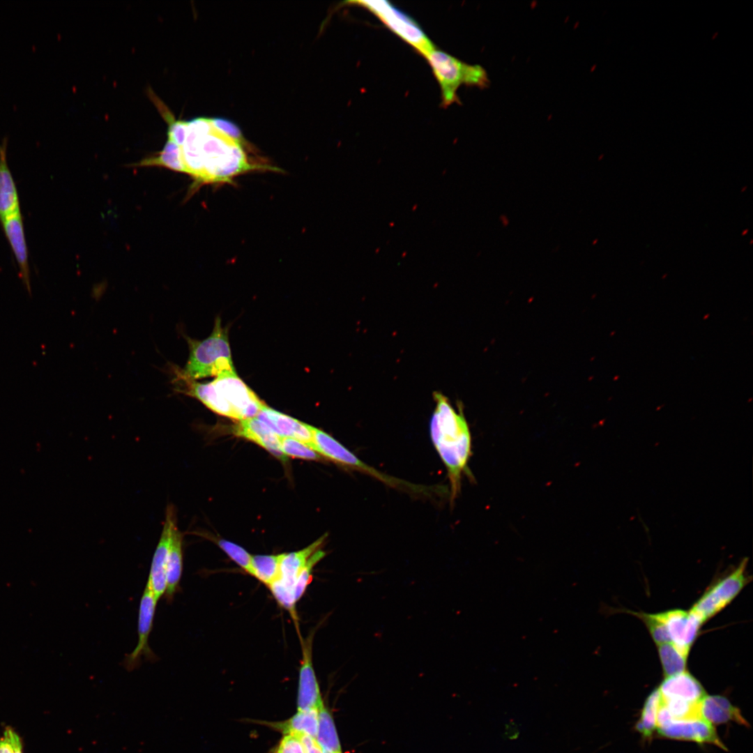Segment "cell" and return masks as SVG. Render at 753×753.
Wrapping results in <instances>:
<instances>
[{
	"label": "cell",
	"instance_id": "cell-12",
	"mask_svg": "<svg viewBox=\"0 0 753 753\" xmlns=\"http://www.w3.org/2000/svg\"><path fill=\"white\" fill-rule=\"evenodd\" d=\"M303 657L299 670L297 710H319L324 705L312 664V640L307 639L302 646Z\"/></svg>",
	"mask_w": 753,
	"mask_h": 753
},
{
	"label": "cell",
	"instance_id": "cell-5",
	"mask_svg": "<svg viewBox=\"0 0 753 753\" xmlns=\"http://www.w3.org/2000/svg\"><path fill=\"white\" fill-rule=\"evenodd\" d=\"M423 57L439 86L443 107L459 102L457 90L460 86L484 88L489 84L487 74L482 67L463 62L436 46Z\"/></svg>",
	"mask_w": 753,
	"mask_h": 753
},
{
	"label": "cell",
	"instance_id": "cell-11",
	"mask_svg": "<svg viewBox=\"0 0 753 753\" xmlns=\"http://www.w3.org/2000/svg\"><path fill=\"white\" fill-rule=\"evenodd\" d=\"M660 614L671 643L688 655L703 623L690 610L674 609Z\"/></svg>",
	"mask_w": 753,
	"mask_h": 753
},
{
	"label": "cell",
	"instance_id": "cell-25",
	"mask_svg": "<svg viewBox=\"0 0 753 753\" xmlns=\"http://www.w3.org/2000/svg\"><path fill=\"white\" fill-rule=\"evenodd\" d=\"M281 557L282 554L252 556L254 577L268 587L279 576Z\"/></svg>",
	"mask_w": 753,
	"mask_h": 753
},
{
	"label": "cell",
	"instance_id": "cell-32",
	"mask_svg": "<svg viewBox=\"0 0 753 753\" xmlns=\"http://www.w3.org/2000/svg\"><path fill=\"white\" fill-rule=\"evenodd\" d=\"M272 753H305V746L298 735H284Z\"/></svg>",
	"mask_w": 753,
	"mask_h": 753
},
{
	"label": "cell",
	"instance_id": "cell-10",
	"mask_svg": "<svg viewBox=\"0 0 753 753\" xmlns=\"http://www.w3.org/2000/svg\"><path fill=\"white\" fill-rule=\"evenodd\" d=\"M656 731L660 736L664 738L700 744H713L727 750L713 724L703 718L671 720L657 727Z\"/></svg>",
	"mask_w": 753,
	"mask_h": 753
},
{
	"label": "cell",
	"instance_id": "cell-19",
	"mask_svg": "<svg viewBox=\"0 0 753 753\" xmlns=\"http://www.w3.org/2000/svg\"><path fill=\"white\" fill-rule=\"evenodd\" d=\"M8 137L0 144V221L20 211L15 183L7 162Z\"/></svg>",
	"mask_w": 753,
	"mask_h": 753
},
{
	"label": "cell",
	"instance_id": "cell-18",
	"mask_svg": "<svg viewBox=\"0 0 753 753\" xmlns=\"http://www.w3.org/2000/svg\"><path fill=\"white\" fill-rule=\"evenodd\" d=\"M325 537V535L321 536L301 550L282 554L279 576L274 581L294 594L295 585L299 574L305 565L308 558L319 549L324 541Z\"/></svg>",
	"mask_w": 753,
	"mask_h": 753
},
{
	"label": "cell",
	"instance_id": "cell-13",
	"mask_svg": "<svg viewBox=\"0 0 753 753\" xmlns=\"http://www.w3.org/2000/svg\"><path fill=\"white\" fill-rule=\"evenodd\" d=\"M5 235L17 260L20 278L31 294L30 271L28 250L26 243L21 212H17L1 221Z\"/></svg>",
	"mask_w": 753,
	"mask_h": 753
},
{
	"label": "cell",
	"instance_id": "cell-28",
	"mask_svg": "<svg viewBox=\"0 0 753 753\" xmlns=\"http://www.w3.org/2000/svg\"><path fill=\"white\" fill-rule=\"evenodd\" d=\"M218 546L245 572L254 577L252 556L242 547L226 540H219Z\"/></svg>",
	"mask_w": 753,
	"mask_h": 753
},
{
	"label": "cell",
	"instance_id": "cell-16",
	"mask_svg": "<svg viewBox=\"0 0 753 753\" xmlns=\"http://www.w3.org/2000/svg\"><path fill=\"white\" fill-rule=\"evenodd\" d=\"M234 433L256 443L282 461L287 459L281 450L280 437L257 417L239 420Z\"/></svg>",
	"mask_w": 753,
	"mask_h": 753
},
{
	"label": "cell",
	"instance_id": "cell-20",
	"mask_svg": "<svg viewBox=\"0 0 753 753\" xmlns=\"http://www.w3.org/2000/svg\"><path fill=\"white\" fill-rule=\"evenodd\" d=\"M700 713L701 718L711 724L734 722L740 725H748L740 710L721 695L706 694L701 702Z\"/></svg>",
	"mask_w": 753,
	"mask_h": 753
},
{
	"label": "cell",
	"instance_id": "cell-8",
	"mask_svg": "<svg viewBox=\"0 0 753 753\" xmlns=\"http://www.w3.org/2000/svg\"><path fill=\"white\" fill-rule=\"evenodd\" d=\"M157 602L158 600L153 592L146 585L139 607L137 644L135 649L125 657L123 662L128 670H132L137 667L142 657H145L149 661L155 660L156 656L149 645V638L153 625Z\"/></svg>",
	"mask_w": 753,
	"mask_h": 753
},
{
	"label": "cell",
	"instance_id": "cell-9",
	"mask_svg": "<svg viewBox=\"0 0 753 753\" xmlns=\"http://www.w3.org/2000/svg\"><path fill=\"white\" fill-rule=\"evenodd\" d=\"M177 511L172 503L166 508L162 533L153 554L146 586L158 600L166 592L167 563L170 544L171 528Z\"/></svg>",
	"mask_w": 753,
	"mask_h": 753
},
{
	"label": "cell",
	"instance_id": "cell-7",
	"mask_svg": "<svg viewBox=\"0 0 753 753\" xmlns=\"http://www.w3.org/2000/svg\"><path fill=\"white\" fill-rule=\"evenodd\" d=\"M747 559L710 586L690 609L703 624L724 609L747 584Z\"/></svg>",
	"mask_w": 753,
	"mask_h": 753
},
{
	"label": "cell",
	"instance_id": "cell-2",
	"mask_svg": "<svg viewBox=\"0 0 753 753\" xmlns=\"http://www.w3.org/2000/svg\"><path fill=\"white\" fill-rule=\"evenodd\" d=\"M434 398L436 408L430 421V435L446 467L453 499L459 491L462 474L470 457L471 434L462 413H457L442 394L436 392Z\"/></svg>",
	"mask_w": 753,
	"mask_h": 753
},
{
	"label": "cell",
	"instance_id": "cell-3",
	"mask_svg": "<svg viewBox=\"0 0 753 753\" xmlns=\"http://www.w3.org/2000/svg\"><path fill=\"white\" fill-rule=\"evenodd\" d=\"M184 393L213 412L238 420L256 417L265 405L236 373L204 383L190 380Z\"/></svg>",
	"mask_w": 753,
	"mask_h": 753
},
{
	"label": "cell",
	"instance_id": "cell-1",
	"mask_svg": "<svg viewBox=\"0 0 753 753\" xmlns=\"http://www.w3.org/2000/svg\"><path fill=\"white\" fill-rule=\"evenodd\" d=\"M179 147L183 172L200 183L229 182L253 168L242 144L213 124L208 132H201L188 123L185 141Z\"/></svg>",
	"mask_w": 753,
	"mask_h": 753
},
{
	"label": "cell",
	"instance_id": "cell-27",
	"mask_svg": "<svg viewBox=\"0 0 753 753\" xmlns=\"http://www.w3.org/2000/svg\"><path fill=\"white\" fill-rule=\"evenodd\" d=\"M280 447L283 454L287 457L316 460L321 457L308 444L290 437H280Z\"/></svg>",
	"mask_w": 753,
	"mask_h": 753
},
{
	"label": "cell",
	"instance_id": "cell-14",
	"mask_svg": "<svg viewBox=\"0 0 753 753\" xmlns=\"http://www.w3.org/2000/svg\"><path fill=\"white\" fill-rule=\"evenodd\" d=\"M280 437H290L308 445L312 438V426L283 414L266 405L256 416Z\"/></svg>",
	"mask_w": 753,
	"mask_h": 753
},
{
	"label": "cell",
	"instance_id": "cell-29",
	"mask_svg": "<svg viewBox=\"0 0 753 753\" xmlns=\"http://www.w3.org/2000/svg\"><path fill=\"white\" fill-rule=\"evenodd\" d=\"M631 613L642 620L657 645L671 642L660 613Z\"/></svg>",
	"mask_w": 753,
	"mask_h": 753
},
{
	"label": "cell",
	"instance_id": "cell-26",
	"mask_svg": "<svg viewBox=\"0 0 753 753\" xmlns=\"http://www.w3.org/2000/svg\"><path fill=\"white\" fill-rule=\"evenodd\" d=\"M140 165L162 166L183 172L181 149L176 143L169 139L158 155L145 159L141 162Z\"/></svg>",
	"mask_w": 753,
	"mask_h": 753
},
{
	"label": "cell",
	"instance_id": "cell-23",
	"mask_svg": "<svg viewBox=\"0 0 753 753\" xmlns=\"http://www.w3.org/2000/svg\"><path fill=\"white\" fill-rule=\"evenodd\" d=\"M657 646L664 678L685 671L687 654L683 652L671 642Z\"/></svg>",
	"mask_w": 753,
	"mask_h": 753
},
{
	"label": "cell",
	"instance_id": "cell-31",
	"mask_svg": "<svg viewBox=\"0 0 753 753\" xmlns=\"http://www.w3.org/2000/svg\"><path fill=\"white\" fill-rule=\"evenodd\" d=\"M0 753H23L21 738L10 727L0 736Z\"/></svg>",
	"mask_w": 753,
	"mask_h": 753
},
{
	"label": "cell",
	"instance_id": "cell-35",
	"mask_svg": "<svg viewBox=\"0 0 753 753\" xmlns=\"http://www.w3.org/2000/svg\"><path fill=\"white\" fill-rule=\"evenodd\" d=\"M324 753H330V752H327V751H324Z\"/></svg>",
	"mask_w": 753,
	"mask_h": 753
},
{
	"label": "cell",
	"instance_id": "cell-33",
	"mask_svg": "<svg viewBox=\"0 0 753 753\" xmlns=\"http://www.w3.org/2000/svg\"><path fill=\"white\" fill-rule=\"evenodd\" d=\"M211 121L216 128L241 144L244 143L241 132L236 124L222 118H213Z\"/></svg>",
	"mask_w": 753,
	"mask_h": 753
},
{
	"label": "cell",
	"instance_id": "cell-24",
	"mask_svg": "<svg viewBox=\"0 0 753 753\" xmlns=\"http://www.w3.org/2000/svg\"><path fill=\"white\" fill-rule=\"evenodd\" d=\"M660 703V692L656 688L647 697L641 710V717L635 726L636 730L645 738H651L657 729V715Z\"/></svg>",
	"mask_w": 753,
	"mask_h": 753
},
{
	"label": "cell",
	"instance_id": "cell-17",
	"mask_svg": "<svg viewBox=\"0 0 753 753\" xmlns=\"http://www.w3.org/2000/svg\"><path fill=\"white\" fill-rule=\"evenodd\" d=\"M183 535L180 531L176 516L172 524L170 544L167 563V587L165 597L168 602L173 600L178 592L183 572Z\"/></svg>",
	"mask_w": 753,
	"mask_h": 753
},
{
	"label": "cell",
	"instance_id": "cell-4",
	"mask_svg": "<svg viewBox=\"0 0 753 753\" xmlns=\"http://www.w3.org/2000/svg\"><path fill=\"white\" fill-rule=\"evenodd\" d=\"M190 354L183 373L191 379L235 374L227 329L217 317L211 334L203 340L186 337Z\"/></svg>",
	"mask_w": 753,
	"mask_h": 753
},
{
	"label": "cell",
	"instance_id": "cell-30",
	"mask_svg": "<svg viewBox=\"0 0 753 753\" xmlns=\"http://www.w3.org/2000/svg\"><path fill=\"white\" fill-rule=\"evenodd\" d=\"M324 556L325 552L318 549L308 558L296 582L294 595L296 602L301 599L307 586L312 581L313 568Z\"/></svg>",
	"mask_w": 753,
	"mask_h": 753
},
{
	"label": "cell",
	"instance_id": "cell-15",
	"mask_svg": "<svg viewBox=\"0 0 753 753\" xmlns=\"http://www.w3.org/2000/svg\"><path fill=\"white\" fill-rule=\"evenodd\" d=\"M657 689L662 699L689 703H700L706 695L701 683L686 671L664 678Z\"/></svg>",
	"mask_w": 753,
	"mask_h": 753
},
{
	"label": "cell",
	"instance_id": "cell-34",
	"mask_svg": "<svg viewBox=\"0 0 753 753\" xmlns=\"http://www.w3.org/2000/svg\"><path fill=\"white\" fill-rule=\"evenodd\" d=\"M298 736L305 746V753H324L316 738L305 735Z\"/></svg>",
	"mask_w": 753,
	"mask_h": 753
},
{
	"label": "cell",
	"instance_id": "cell-22",
	"mask_svg": "<svg viewBox=\"0 0 753 753\" xmlns=\"http://www.w3.org/2000/svg\"><path fill=\"white\" fill-rule=\"evenodd\" d=\"M316 740L323 750L330 753H342L333 715L325 706L319 710Z\"/></svg>",
	"mask_w": 753,
	"mask_h": 753
},
{
	"label": "cell",
	"instance_id": "cell-21",
	"mask_svg": "<svg viewBox=\"0 0 753 753\" xmlns=\"http://www.w3.org/2000/svg\"><path fill=\"white\" fill-rule=\"evenodd\" d=\"M261 724L284 735H305L316 738L319 725V710H298L292 717L282 722H261Z\"/></svg>",
	"mask_w": 753,
	"mask_h": 753
},
{
	"label": "cell",
	"instance_id": "cell-6",
	"mask_svg": "<svg viewBox=\"0 0 753 753\" xmlns=\"http://www.w3.org/2000/svg\"><path fill=\"white\" fill-rule=\"evenodd\" d=\"M372 13L387 28L411 46L421 56L435 47L419 24L410 16L387 1H351Z\"/></svg>",
	"mask_w": 753,
	"mask_h": 753
}]
</instances>
